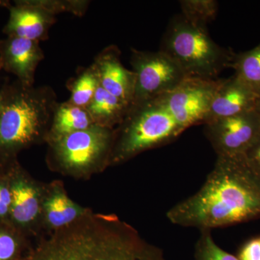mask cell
Returning a JSON list of instances; mask_svg holds the SVG:
<instances>
[{"mask_svg": "<svg viewBox=\"0 0 260 260\" xmlns=\"http://www.w3.org/2000/svg\"><path fill=\"white\" fill-rule=\"evenodd\" d=\"M160 51L183 70L187 78L217 80L232 68L235 53L219 46L205 28L193 25L182 15L171 20L162 38Z\"/></svg>", "mask_w": 260, "mask_h": 260, "instance_id": "277c9868", "label": "cell"}, {"mask_svg": "<svg viewBox=\"0 0 260 260\" xmlns=\"http://www.w3.org/2000/svg\"><path fill=\"white\" fill-rule=\"evenodd\" d=\"M194 260H240L223 250L214 240L211 231H201L195 246Z\"/></svg>", "mask_w": 260, "mask_h": 260, "instance_id": "44dd1931", "label": "cell"}, {"mask_svg": "<svg viewBox=\"0 0 260 260\" xmlns=\"http://www.w3.org/2000/svg\"><path fill=\"white\" fill-rule=\"evenodd\" d=\"M99 86L96 72L91 65L82 72L70 85L71 96L68 102L77 107L86 108L93 99Z\"/></svg>", "mask_w": 260, "mask_h": 260, "instance_id": "d6986e66", "label": "cell"}, {"mask_svg": "<svg viewBox=\"0 0 260 260\" xmlns=\"http://www.w3.org/2000/svg\"><path fill=\"white\" fill-rule=\"evenodd\" d=\"M181 15L189 23L202 28L213 21L218 12V3L214 0H182L179 2Z\"/></svg>", "mask_w": 260, "mask_h": 260, "instance_id": "ffe728a7", "label": "cell"}, {"mask_svg": "<svg viewBox=\"0 0 260 260\" xmlns=\"http://www.w3.org/2000/svg\"><path fill=\"white\" fill-rule=\"evenodd\" d=\"M45 208L49 223L57 228L72 223L81 213L80 208L61 192L51 195L46 203Z\"/></svg>", "mask_w": 260, "mask_h": 260, "instance_id": "ac0fdd59", "label": "cell"}, {"mask_svg": "<svg viewBox=\"0 0 260 260\" xmlns=\"http://www.w3.org/2000/svg\"><path fill=\"white\" fill-rule=\"evenodd\" d=\"M99 85L109 93L131 105L134 99L136 75L126 69L120 59V51L109 46L99 53L93 64Z\"/></svg>", "mask_w": 260, "mask_h": 260, "instance_id": "8fae6325", "label": "cell"}, {"mask_svg": "<svg viewBox=\"0 0 260 260\" xmlns=\"http://www.w3.org/2000/svg\"><path fill=\"white\" fill-rule=\"evenodd\" d=\"M220 80L186 78L177 88L159 97L173 118L186 130L205 124Z\"/></svg>", "mask_w": 260, "mask_h": 260, "instance_id": "ba28073f", "label": "cell"}, {"mask_svg": "<svg viewBox=\"0 0 260 260\" xmlns=\"http://www.w3.org/2000/svg\"><path fill=\"white\" fill-rule=\"evenodd\" d=\"M95 125L85 108L77 107L69 102L58 103L49 135L54 140Z\"/></svg>", "mask_w": 260, "mask_h": 260, "instance_id": "9a60e30c", "label": "cell"}, {"mask_svg": "<svg viewBox=\"0 0 260 260\" xmlns=\"http://www.w3.org/2000/svg\"><path fill=\"white\" fill-rule=\"evenodd\" d=\"M256 98L257 93L235 75L220 80L205 124L254 110Z\"/></svg>", "mask_w": 260, "mask_h": 260, "instance_id": "4fadbf2b", "label": "cell"}, {"mask_svg": "<svg viewBox=\"0 0 260 260\" xmlns=\"http://www.w3.org/2000/svg\"><path fill=\"white\" fill-rule=\"evenodd\" d=\"M32 260H165L162 249L116 217L67 229L39 248Z\"/></svg>", "mask_w": 260, "mask_h": 260, "instance_id": "7a4b0ae2", "label": "cell"}, {"mask_svg": "<svg viewBox=\"0 0 260 260\" xmlns=\"http://www.w3.org/2000/svg\"><path fill=\"white\" fill-rule=\"evenodd\" d=\"M244 155L251 170L260 178V134Z\"/></svg>", "mask_w": 260, "mask_h": 260, "instance_id": "7402d4cb", "label": "cell"}, {"mask_svg": "<svg viewBox=\"0 0 260 260\" xmlns=\"http://www.w3.org/2000/svg\"><path fill=\"white\" fill-rule=\"evenodd\" d=\"M256 110L260 114V90L257 92V98H256Z\"/></svg>", "mask_w": 260, "mask_h": 260, "instance_id": "484cf974", "label": "cell"}, {"mask_svg": "<svg viewBox=\"0 0 260 260\" xmlns=\"http://www.w3.org/2000/svg\"><path fill=\"white\" fill-rule=\"evenodd\" d=\"M0 92V148H23L51 129L58 104L51 87L26 86L17 80Z\"/></svg>", "mask_w": 260, "mask_h": 260, "instance_id": "3957f363", "label": "cell"}, {"mask_svg": "<svg viewBox=\"0 0 260 260\" xmlns=\"http://www.w3.org/2000/svg\"><path fill=\"white\" fill-rule=\"evenodd\" d=\"M2 69V64H1V63H0V70Z\"/></svg>", "mask_w": 260, "mask_h": 260, "instance_id": "83f0119b", "label": "cell"}, {"mask_svg": "<svg viewBox=\"0 0 260 260\" xmlns=\"http://www.w3.org/2000/svg\"><path fill=\"white\" fill-rule=\"evenodd\" d=\"M114 133L110 128L93 125L56 139L53 143L58 162L67 170H88L112 155Z\"/></svg>", "mask_w": 260, "mask_h": 260, "instance_id": "52a82bcc", "label": "cell"}, {"mask_svg": "<svg viewBox=\"0 0 260 260\" xmlns=\"http://www.w3.org/2000/svg\"><path fill=\"white\" fill-rule=\"evenodd\" d=\"M237 257L240 260H260V236L246 242Z\"/></svg>", "mask_w": 260, "mask_h": 260, "instance_id": "603a6c76", "label": "cell"}, {"mask_svg": "<svg viewBox=\"0 0 260 260\" xmlns=\"http://www.w3.org/2000/svg\"><path fill=\"white\" fill-rule=\"evenodd\" d=\"M8 8L10 18L3 30L8 37L40 42L47 39L49 29L56 22L55 15L38 5L36 0L17 1Z\"/></svg>", "mask_w": 260, "mask_h": 260, "instance_id": "7c38bea8", "label": "cell"}, {"mask_svg": "<svg viewBox=\"0 0 260 260\" xmlns=\"http://www.w3.org/2000/svg\"><path fill=\"white\" fill-rule=\"evenodd\" d=\"M119 125L111 155V159L116 162L169 144L185 131L171 115L160 97L131 104Z\"/></svg>", "mask_w": 260, "mask_h": 260, "instance_id": "5b68a950", "label": "cell"}, {"mask_svg": "<svg viewBox=\"0 0 260 260\" xmlns=\"http://www.w3.org/2000/svg\"><path fill=\"white\" fill-rule=\"evenodd\" d=\"M204 125L205 135L217 156L244 155L260 134V114L255 109Z\"/></svg>", "mask_w": 260, "mask_h": 260, "instance_id": "9c48e42d", "label": "cell"}, {"mask_svg": "<svg viewBox=\"0 0 260 260\" xmlns=\"http://www.w3.org/2000/svg\"><path fill=\"white\" fill-rule=\"evenodd\" d=\"M10 207L8 205L3 203V202L0 200V216H3V215H6L8 213V210H9Z\"/></svg>", "mask_w": 260, "mask_h": 260, "instance_id": "d4e9b609", "label": "cell"}, {"mask_svg": "<svg viewBox=\"0 0 260 260\" xmlns=\"http://www.w3.org/2000/svg\"><path fill=\"white\" fill-rule=\"evenodd\" d=\"M129 106L99 85L93 99L85 109L95 125L112 129L124 119Z\"/></svg>", "mask_w": 260, "mask_h": 260, "instance_id": "5bb4252c", "label": "cell"}, {"mask_svg": "<svg viewBox=\"0 0 260 260\" xmlns=\"http://www.w3.org/2000/svg\"><path fill=\"white\" fill-rule=\"evenodd\" d=\"M16 248V242L11 236L0 232V260L11 259Z\"/></svg>", "mask_w": 260, "mask_h": 260, "instance_id": "cb8c5ba5", "label": "cell"}, {"mask_svg": "<svg viewBox=\"0 0 260 260\" xmlns=\"http://www.w3.org/2000/svg\"><path fill=\"white\" fill-rule=\"evenodd\" d=\"M232 68L236 76L257 93L260 90V44L251 50L236 54Z\"/></svg>", "mask_w": 260, "mask_h": 260, "instance_id": "e0dca14e", "label": "cell"}, {"mask_svg": "<svg viewBox=\"0 0 260 260\" xmlns=\"http://www.w3.org/2000/svg\"><path fill=\"white\" fill-rule=\"evenodd\" d=\"M40 42L16 37L0 41L2 68L15 75L18 81L34 86L38 65L44 59Z\"/></svg>", "mask_w": 260, "mask_h": 260, "instance_id": "30bf717a", "label": "cell"}, {"mask_svg": "<svg viewBox=\"0 0 260 260\" xmlns=\"http://www.w3.org/2000/svg\"><path fill=\"white\" fill-rule=\"evenodd\" d=\"M11 212L13 218L20 223H28L39 213L38 194L31 186L19 181L12 188Z\"/></svg>", "mask_w": 260, "mask_h": 260, "instance_id": "2e32d148", "label": "cell"}, {"mask_svg": "<svg viewBox=\"0 0 260 260\" xmlns=\"http://www.w3.org/2000/svg\"><path fill=\"white\" fill-rule=\"evenodd\" d=\"M130 63L136 75L134 99L131 104L153 100L172 91L187 77L172 58L159 50H132Z\"/></svg>", "mask_w": 260, "mask_h": 260, "instance_id": "8992f818", "label": "cell"}, {"mask_svg": "<svg viewBox=\"0 0 260 260\" xmlns=\"http://www.w3.org/2000/svg\"><path fill=\"white\" fill-rule=\"evenodd\" d=\"M1 105H2V93L0 92V109H1Z\"/></svg>", "mask_w": 260, "mask_h": 260, "instance_id": "4316f807", "label": "cell"}, {"mask_svg": "<svg viewBox=\"0 0 260 260\" xmlns=\"http://www.w3.org/2000/svg\"><path fill=\"white\" fill-rule=\"evenodd\" d=\"M167 218L200 232L260 218V178L244 155H218L202 187L168 210Z\"/></svg>", "mask_w": 260, "mask_h": 260, "instance_id": "6da1fadb", "label": "cell"}]
</instances>
